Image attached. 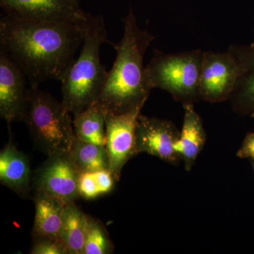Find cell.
Here are the masks:
<instances>
[{
    "mask_svg": "<svg viewBox=\"0 0 254 254\" xmlns=\"http://www.w3.org/2000/svg\"><path fill=\"white\" fill-rule=\"evenodd\" d=\"M26 73L4 49L0 50V115L10 125L23 121L28 102Z\"/></svg>",
    "mask_w": 254,
    "mask_h": 254,
    "instance_id": "30bf717a",
    "label": "cell"
},
{
    "mask_svg": "<svg viewBox=\"0 0 254 254\" xmlns=\"http://www.w3.org/2000/svg\"><path fill=\"white\" fill-rule=\"evenodd\" d=\"M183 107V125L175 144V150L180 160L184 162L185 169L190 171L204 147L206 133L193 104H185Z\"/></svg>",
    "mask_w": 254,
    "mask_h": 254,
    "instance_id": "4fadbf2b",
    "label": "cell"
},
{
    "mask_svg": "<svg viewBox=\"0 0 254 254\" xmlns=\"http://www.w3.org/2000/svg\"><path fill=\"white\" fill-rule=\"evenodd\" d=\"M80 173L69 152L50 155L35 172L33 183L35 191L54 197L65 205L79 198Z\"/></svg>",
    "mask_w": 254,
    "mask_h": 254,
    "instance_id": "8992f818",
    "label": "cell"
},
{
    "mask_svg": "<svg viewBox=\"0 0 254 254\" xmlns=\"http://www.w3.org/2000/svg\"><path fill=\"white\" fill-rule=\"evenodd\" d=\"M121 41L113 46L117 56L98 101L106 114L120 115L143 108L151 88L145 79L143 59L155 36L137 24L131 10L124 20Z\"/></svg>",
    "mask_w": 254,
    "mask_h": 254,
    "instance_id": "7a4b0ae2",
    "label": "cell"
},
{
    "mask_svg": "<svg viewBox=\"0 0 254 254\" xmlns=\"http://www.w3.org/2000/svg\"><path fill=\"white\" fill-rule=\"evenodd\" d=\"M83 40L79 56L68 68L62 83L63 103L68 113L76 116L98 101L108 71L100 61V48L108 39L102 15L88 13L82 23Z\"/></svg>",
    "mask_w": 254,
    "mask_h": 254,
    "instance_id": "3957f363",
    "label": "cell"
},
{
    "mask_svg": "<svg viewBox=\"0 0 254 254\" xmlns=\"http://www.w3.org/2000/svg\"><path fill=\"white\" fill-rule=\"evenodd\" d=\"M82 23L37 22L4 14L1 47L22 68L31 87L48 80L62 82L83 43Z\"/></svg>",
    "mask_w": 254,
    "mask_h": 254,
    "instance_id": "6da1fadb",
    "label": "cell"
},
{
    "mask_svg": "<svg viewBox=\"0 0 254 254\" xmlns=\"http://www.w3.org/2000/svg\"><path fill=\"white\" fill-rule=\"evenodd\" d=\"M88 215L73 203L65 205L60 240L67 254H83Z\"/></svg>",
    "mask_w": 254,
    "mask_h": 254,
    "instance_id": "2e32d148",
    "label": "cell"
},
{
    "mask_svg": "<svg viewBox=\"0 0 254 254\" xmlns=\"http://www.w3.org/2000/svg\"><path fill=\"white\" fill-rule=\"evenodd\" d=\"M75 135L82 141L105 145L106 143V113L98 103L74 116L73 120Z\"/></svg>",
    "mask_w": 254,
    "mask_h": 254,
    "instance_id": "e0dca14e",
    "label": "cell"
},
{
    "mask_svg": "<svg viewBox=\"0 0 254 254\" xmlns=\"http://www.w3.org/2000/svg\"><path fill=\"white\" fill-rule=\"evenodd\" d=\"M239 66L233 55L203 52L200 76V98L210 103L230 99L236 86Z\"/></svg>",
    "mask_w": 254,
    "mask_h": 254,
    "instance_id": "9c48e42d",
    "label": "cell"
},
{
    "mask_svg": "<svg viewBox=\"0 0 254 254\" xmlns=\"http://www.w3.org/2000/svg\"><path fill=\"white\" fill-rule=\"evenodd\" d=\"M203 52L200 50L165 54L154 50L145 66V79L151 89L161 88L185 104L200 98V76Z\"/></svg>",
    "mask_w": 254,
    "mask_h": 254,
    "instance_id": "5b68a950",
    "label": "cell"
},
{
    "mask_svg": "<svg viewBox=\"0 0 254 254\" xmlns=\"http://www.w3.org/2000/svg\"><path fill=\"white\" fill-rule=\"evenodd\" d=\"M180 132L172 122L139 115L136 131V152L145 153L170 164L180 160L175 144Z\"/></svg>",
    "mask_w": 254,
    "mask_h": 254,
    "instance_id": "8fae6325",
    "label": "cell"
},
{
    "mask_svg": "<svg viewBox=\"0 0 254 254\" xmlns=\"http://www.w3.org/2000/svg\"><path fill=\"white\" fill-rule=\"evenodd\" d=\"M236 60L239 76L236 86L230 97L235 111L254 115V47L230 46L227 49Z\"/></svg>",
    "mask_w": 254,
    "mask_h": 254,
    "instance_id": "7c38bea8",
    "label": "cell"
},
{
    "mask_svg": "<svg viewBox=\"0 0 254 254\" xmlns=\"http://www.w3.org/2000/svg\"><path fill=\"white\" fill-rule=\"evenodd\" d=\"M251 46H252V47H254V42H253V43H252V44H251Z\"/></svg>",
    "mask_w": 254,
    "mask_h": 254,
    "instance_id": "603a6c76",
    "label": "cell"
},
{
    "mask_svg": "<svg viewBox=\"0 0 254 254\" xmlns=\"http://www.w3.org/2000/svg\"><path fill=\"white\" fill-rule=\"evenodd\" d=\"M33 240L31 254H67L66 247L58 239L43 237Z\"/></svg>",
    "mask_w": 254,
    "mask_h": 254,
    "instance_id": "ffe728a7",
    "label": "cell"
},
{
    "mask_svg": "<svg viewBox=\"0 0 254 254\" xmlns=\"http://www.w3.org/2000/svg\"><path fill=\"white\" fill-rule=\"evenodd\" d=\"M114 245L104 225L88 215V226L83 254L113 253Z\"/></svg>",
    "mask_w": 254,
    "mask_h": 254,
    "instance_id": "d6986e66",
    "label": "cell"
},
{
    "mask_svg": "<svg viewBox=\"0 0 254 254\" xmlns=\"http://www.w3.org/2000/svg\"><path fill=\"white\" fill-rule=\"evenodd\" d=\"M34 202L36 214L33 238L46 237L60 240L65 205L54 197L38 192L35 194Z\"/></svg>",
    "mask_w": 254,
    "mask_h": 254,
    "instance_id": "9a60e30c",
    "label": "cell"
},
{
    "mask_svg": "<svg viewBox=\"0 0 254 254\" xmlns=\"http://www.w3.org/2000/svg\"></svg>",
    "mask_w": 254,
    "mask_h": 254,
    "instance_id": "d4e9b609",
    "label": "cell"
},
{
    "mask_svg": "<svg viewBox=\"0 0 254 254\" xmlns=\"http://www.w3.org/2000/svg\"><path fill=\"white\" fill-rule=\"evenodd\" d=\"M138 108L127 113L106 114V147L110 168L115 180H120L125 165L136 156V131L141 109Z\"/></svg>",
    "mask_w": 254,
    "mask_h": 254,
    "instance_id": "ba28073f",
    "label": "cell"
},
{
    "mask_svg": "<svg viewBox=\"0 0 254 254\" xmlns=\"http://www.w3.org/2000/svg\"><path fill=\"white\" fill-rule=\"evenodd\" d=\"M237 156L242 159H252L254 160V132L246 136L242 146L237 152Z\"/></svg>",
    "mask_w": 254,
    "mask_h": 254,
    "instance_id": "7402d4cb",
    "label": "cell"
},
{
    "mask_svg": "<svg viewBox=\"0 0 254 254\" xmlns=\"http://www.w3.org/2000/svg\"><path fill=\"white\" fill-rule=\"evenodd\" d=\"M78 191L80 196L86 200L95 199L101 195L93 172L80 174Z\"/></svg>",
    "mask_w": 254,
    "mask_h": 254,
    "instance_id": "44dd1931",
    "label": "cell"
},
{
    "mask_svg": "<svg viewBox=\"0 0 254 254\" xmlns=\"http://www.w3.org/2000/svg\"><path fill=\"white\" fill-rule=\"evenodd\" d=\"M23 121L35 145L45 154L69 152L76 137L71 114L39 86L30 87Z\"/></svg>",
    "mask_w": 254,
    "mask_h": 254,
    "instance_id": "277c9868",
    "label": "cell"
},
{
    "mask_svg": "<svg viewBox=\"0 0 254 254\" xmlns=\"http://www.w3.org/2000/svg\"><path fill=\"white\" fill-rule=\"evenodd\" d=\"M253 168H254V163H253Z\"/></svg>",
    "mask_w": 254,
    "mask_h": 254,
    "instance_id": "cb8c5ba5",
    "label": "cell"
},
{
    "mask_svg": "<svg viewBox=\"0 0 254 254\" xmlns=\"http://www.w3.org/2000/svg\"><path fill=\"white\" fill-rule=\"evenodd\" d=\"M0 182L21 196L29 191L31 164L27 155L20 151L10 140L0 153Z\"/></svg>",
    "mask_w": 254,
    "mask_h": 254,
    "instance_id": "5bb4252c",
    "label": "cell"
},
{
    "mask_svg": "<svg viewBox=\"0 0 254 254\" xmlns=\"http://www.w3.org/2000/svg\"><path fill=\"white\" fill-rule=\"evenodd\" d=\"M0 6L7 16L37 22L79 23L88 14L79 0H0Z\"/></svg>",
    "mask_w": 254,
    "mask_h": 254,
    "instance_id": "52a82bcc",
    "label": "cell"
},
{
    "mask_svg": "<svg viewBox=\"0 0 254 254\" xmlns=\"http://www.w3.org/2000/svg\"><path fill=\"white\" fill-rule=\"evenodd\" d=\"M69 153L80 174L110 168L109 157L105 145L82 141L76 136Z\"/></svg>",
    "mask_w": 254,
    "mask_h": 254,
    "instance_id": "ac0fdd59",
    "label": "cell"
}]
</instances>
